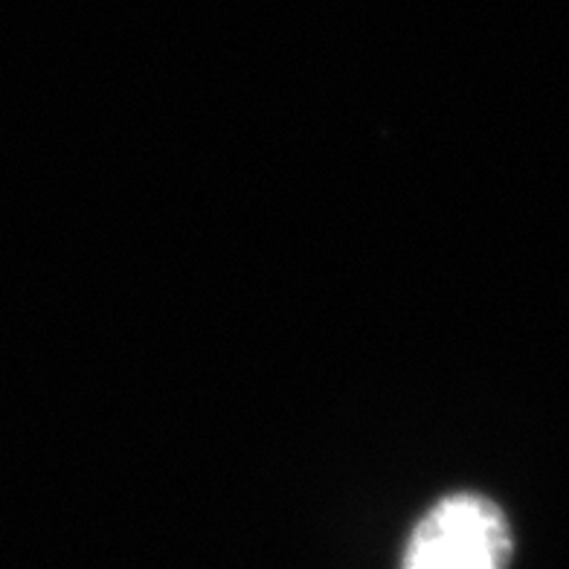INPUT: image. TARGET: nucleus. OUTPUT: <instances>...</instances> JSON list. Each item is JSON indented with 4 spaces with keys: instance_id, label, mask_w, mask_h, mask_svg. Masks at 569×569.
Returning <instances> with one entry per match:
<instances>
[{
    "instance_id": "nucleus-1",
    "label": "nucleus",
    "mask_w": 569,
    "mask_h": 569,
    "mask_svg": "<svg viewBox=\"0 0 569 569\" xmlns=\"http://www.w3.org/2000/svg\"><path fill=\"white\" fill-rule=\"evenodd\" d=\"M515 535L509 517L482 495H450L410 532L401 569H509Z\"/></svg>"
}]
</instances>
